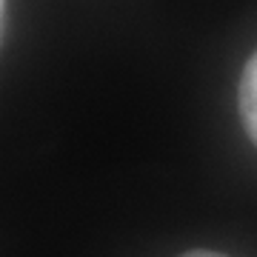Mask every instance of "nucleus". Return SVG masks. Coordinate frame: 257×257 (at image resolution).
Listing matches in <instances>:
<instances>
[{"label": "nucleus", "mask_w": 257, "mask_h": 257, "mask_svg": "<svg viewBox=\"0 0 257 257\" xmlns=\"http://www.w3.org/2000/svg\"><path fill=\"white\" fill-rule=\"evenodd\" d=\"M237 103H240V117H243V126H246L248 138L254 140V146H257V52L248 57L246 69H243Z\"/></svg>", "instance_id": "1"}, {"label": "nucleus", "mask_w": 257, "mask_h": 257, "mask_svg": "<svg viewBox=\"0 0 257 257\" xmlns=\"http://www.w3.org/2000/svg\"><path fill=\"white\" fill-rule=\"evenodd\" d=\"M180 257H229V254H220V251H206V248H194V251H186Z\"/></svg>", "instance_id": "2"}]
</instances>
